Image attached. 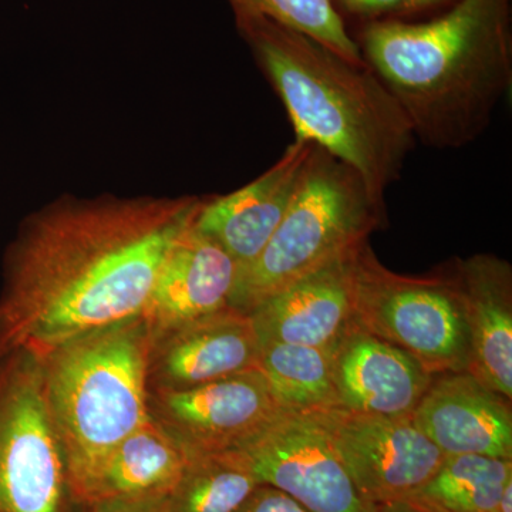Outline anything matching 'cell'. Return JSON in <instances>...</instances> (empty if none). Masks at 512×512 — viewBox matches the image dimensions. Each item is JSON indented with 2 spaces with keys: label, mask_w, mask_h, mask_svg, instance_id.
Returning <instances> with one entry per match:
<instances>
[{
  "label": "cell",
  "mask_w": 512,
  "mask_h": 512,
  "mask_svg": "<svg viewBox=\"0 0 512 512\" xmlns=\"http://www.w3.org/2000/svg\"><path fill=\"white\" fill-rule=\"evenodd\" d=\"M202 201L69 198L29 215L3 259L0 359L141 316Z\"/></svg>",
  "instance_id": "6da1fadb"
},
{
  "label": "cell",
  "mask_w": 512,
  "mask_h": 512,
  "mask_svg": "<svg viewBox=\"0 0 512 512\" xmlns=\"http://www.w3.org/2000/svg\"><path fill=\"white\" fill-rule=\"evenodd\" d=\"M359 47L416 140L458 150L481 137L511 92V0H457L427 22H370Z\"/></svg>",
  "instance_id": "7a4b0ae2"
},
{
  "label": "cell",
  "mask_w": 512,
  "mask_h": 512,
  "mask_svg": "<svg viewBox=\"0 0 512 512\" xmlns=\"http://www.w3.org/2000/svg\"><path fill=\"white\" fill-rule=\"evenodd\" d=\"M239 33L284 103L296 138L348 164L384 204L416 146L402 107L366 63L272 20L235 15Z\"/></svg>",
  "instance_id": "3957f363"
},
{
  "label": "cell",
  "mask_w": 512,
  "mask_h": 512,
  "mask_svg": "<svg viewBox=\"0 0 512 512\" xmlns=\"http://www.w3.org/2000/svg\"><path fill=\"white\" fill-rule=\"evenodd\" d=\"M150 333L141 316L35 353L43 396L80 500L92 504L114 448L148 420Z\"/></svg>",
  "instance_id": "277c9868"
},
{
  "label": "cell",
  "mask_w": 512,
  "mask_h": 512,
  "mask_svg": "<svg viewBox=\"0 0 512 512\" xmlns=\"http://www.w3.org/2000/svg\"><path fill=\"white\" fill-rule=\"evenodd\" d=\"M384 204L359 174L313 144L284 220L262 254L239 272L232 308L249 313L269 295L369 242Z\"/></svg>",
  "instance_id": "5b68a950"
},
{
  "label": "cell",
  "mask_w": 512,
  "mask_h": 512,
  "mask_svg": "<svg viewBox=\"0 0 512 512\" xmlns=\"http://www.w3.org/2000/svg\"><path fill=\"white\" fill-rule=\"evenodd\" d=\"M355 323L404 350L430 375L468 369L463 302L444 266L426 276L396 274L367 242L356 258Z\"/></svg>",
  "instance_id": "8992f818"
},
{
  "label": "cell",
  "mask_w": 512,
  "mask_h": 512,
  "mask_svg": "<svg viewBox=\"0 0 512 512\" xmlns=\"http://www.w3.org/2000/svg\"><path fill=\"white\" fill-rule=\"evenodd\" d=\"M40 379L39 360L20 349L0 359V512H86Z\"/></svg>",
  "instance_id": "52a82bcc"
},
{
  "label": "cell",
  "mask_w": 512,
  "mask_h": 512,
  "mask_svg": "<svg viewBox=\"0 0 512 512\" xmlns=\"http://www.w3.org/2000/svg\"><path fill=\"white\" fill-rule=\"evenodd\" d=\"M320 414L357 491L375 507L412 498L446 458L412 414L383 416L342 407Z\"/></svg>",
  "instance_id": "ba28073f"
},
{
  "label": "cell",
  "mask_w": 512,
  "mask_h": 512,
  "mask_svg": "<svg viewBox=\"0 0 512 512\" xmlns=\"http://www.w3.org/2000/svg\"><path fill=\"white\" fill-rule=\"evenodd\" d=\"M259 483L311 512H376L357 491L320 412L285 413L242 447Z\"/></svg>",
  "instance_id": "9c48e42d"
},
{
  "label": "cell",
  "mask_w": 512,
  "mask_h": 512,
  "mask_svg": "<svg viewBox=\"0 0 512 512\" xmlns=\"http://www.w3.org/2000/svg\"><path fill=\"white\" fill-rule=\"evenodd\" d=\"M147 404L150 419L188 457L241 450L286 413L259 369L180 392H148Z\"/></svg>",
  "instance_id": "30bf717a"
},
{
  "label": "cell",
  "mask_w": 512,
  "mask_h": 512,
  "mask_svg": "<svg viewBox=\"0 0 512 512\" xmlns=\"http://www.w3.org/2000/svg\"><path fill=\"white\" fill-rule=\"evenodd\" d=\"M259 353L251 316L228 306L151 336L148 392H180L258 369Z\"/></svg>",
  "instance_id": "8fae6325"
},
{
  "label": "cell",
  "mask_w": 512,
  "mask_h": 512,
  "mask_svg": "<svg viewBox=\"0 0 512 512\" xmlns=\"http://www.w3.org/2000/svg\"><path fill=\"white\" fill-rule=\"evenodd\" d=\"M312 148L311 141L295 137L261 177L231 194L202 201L195 228L234 259L238 274L262 254L284 220Z\"/></svg>",
  "instance_id": "7c38bea8"
},
{
  "label": "cell",
  "mask_w": 512,
  "mask_h": 512,
  "mask_svg": "<svg viewBox=\"0 0 512 512\" xmlns=\"http://www.w3.org/2000/svg\"><path fill=\"white\" fill-rule=\"evenodd\" d=\"M359 249L302 276L258 303L248 315L261 345L278 342L332 349L355 325Z\"/></svg>",
  "instance_id": "4fadbf2b"
},
{
  "label": "cell",
  "mask_w": 512,
  "mask_h": 512,
  "mask_svg": "<svg viewBox=\"0 0 512 512\" xmlns=\"http://www.w3.org/2000/svg\"><path fill=\"white\" fill-rule=\"evenodd\" d=\"M412 417L446 457L512 460L511 399L467 370L434 376Z\"/></svg>",
  "instance_id": "5bb4252c"
},
{
  "label": "cell",
  "mask_w": 512,
  "mask_h": 512,
  "mask_svg": "<svg viewBox=\"0 0 512 512\" xmlns=\"http://www.w3.org/2000/svg\"><path fill=\"white\" fill-rule=\"evenodd\" d=\"M330 360L338 407L352 412L409 416L434 377L356 323L333 346Z\"/></svg>",
  "instance_id": "9a60e30c"
},
{
  "label": "cell",
  "mask_w": 512,
  "mask_h": 512,
  "mask_svg": "<svg viewBox=\"0 0 512 512\" xmlns=\"http://www.w3.org/2000/svg\"><path fill=\"white\" fill-rule=\"evenodd\" d=\"M237 278L234 259L192 222L168 252L141 313L150 338L231 306Z\"/></svg>",
  "instance_id": "2e32d148"
},
{
  "label": "cell",
  "mask_w": 512,
  "mask_h": 512,
  "mask_svg": "<svg viewBox=\"0 0 512 512\" xmlns=\"http://www.w3.org/2000/svg\"><path fill=\"white\" fill-rule=\"evenodd\" d=\"M453 278L470 336L467 372L512 399V266L477 254L444 265Z\"/></svg>",
  "instance_id": "e0dca14e"
},
{
  "label": "cell",
  "mask_w": 512,
  "mask_h": 512,
  "mask_svg": "<svg viewBox=\"0 0 512 512\" xmlns=\"http://www.w3.org/2000/svg\"><path fill=\"white\" fill-rule=\"evenodd\" d=\"M187 461L183 448L148 416L146 423L114 448L101 473L94 501L168 495L183 476Z\"/></svg>",
  "instance_id": "ac0fdd59"
},
{
  "label": "cell",
  "mask_w": 512,
  "mask_h": 512,
  "mask_svg": "<svg viewBox=\"0 0 512 512\" xmlns=\"http://www.w3.org/2000/svg\"><path fill=\"white\" fill-rule=\"evenodd\" d=\"M332 349L292 343H262L258 369L286 413L338 407L332 379Z\"/></svg>",
  "instance_id": "d6986e66"
},
{
  "label": "cell",
  "mask_w": 512,
  "mask_h": 512,
  "mask_svg": "<svg viewBox=\"0 0 512 512\" xmlns=\"http://www.w3.org/2000/svg\"><path fill=\"white\" fill-rule=\"evenodd\" d=\"M512 460L463 454L447 456L429 483L412 498L440 512H498Z\"/></svg>",
  "instance_id": "ffe728a7"
},
{
  "label": "cell",
  "mask_w": 512,
  "mask_h": 512,
  "mask_svg": "<svg viewBox=\"0 0 512 512\" xmlns=\"http://www.w3.org/2000/svg\"><path fill=\"white\" fill-rule=\"evenodd\" d=\"M259 483L241 451L188 457L167 512H235Z\"/></svg>",
  "instance_id": "44dd1931"
},
{
  "label": "cell",
  "mask_w": 512,
  "mask_h": 512,
  "mask_svg": "<svg viewBox=\"0 0 512 512\" xmlns=\"http://www.w3.org/2000/svg\"><path fill=\"white\" fill-rule=\"evenodd\" d=\"M234 15L261 16L303 35L356 63L363 62L359 43L349 35L332 0H228Z\"/></svg>",
  "instance_id": "7402d4cb"
},
{
  "label": "cell",
  "mask_w": 512,
  "mask_h": 512,
  "mask_svg": "<svg viewBox=\"0 0 512 512\" xmlns=\"http://www.w3.org/2000/svg\"><path fill=\"white\" fill-rule=\"evenodd\" d=\"M235 512H311L303 507L301 503L292 498L291 495L261 484L252 491L244 504Z\"/></svg>",
  "instance_id": "603a6c76"
},
{
  "label": "cell",
  "mask_w": 512,
  "mask_h": 512,
  "mask_svg": "<svg viewBox=\"0 0 512 512\" xmlns=\"http://www.w3.org/2000/svg\"><path fill=\"white\" fill-rule=\"evenodd\" d=\"M168 495L154 497L101 498L89 504L86 512H167Z\"/></svg>",
  "instance_id": "cb8c5ba5"
},
{
  "label": "cell",
  "mask_w": 512,
  "mask_h": 512,
  "mask_svg": "<svg viewBox=\"0 0 512 512\" xmlns=\"http://www.w3.org/2000/svg\"><path fill=\"white\" fill-rule=\"evenodd\" d=\"M346 12L365 18H377L394 12H410L412 0H332Z\"/></svg>",
  "instance_id": "d4e9b609"
},
{
  "label": "cell",
  "mask_w": 512,
  "mask_h": 512,
  "mask_svg": "<svg viewBox=\"0 0 512 512\" xmlns=\"http://www.w3.org/2000/svg\"><path fill=\"white\" fill-rule=\"evenodd\" d=\"M376 512H434L429 505L421 503L416 498L393 501V503L379 505Z\"/></svg>",
  "instance_id": "484cf974"
},
{
  "label": "cell",
  "mask_w": 512,
  "mask_h": 512,
  "mask_svg": "<svg viewBox=\"0 0 512 512\" xmlns=\"http://www.w3.org/2000/svg\"><path fill=\"white\" fill-rule=\"evenodd\" d=\"M511 495H512V481L505 485L503 495H501L500 505H498V512H512L511 511Z\"/></svg>",
  "instance_id": "4316f807"
},
{
  "label": "cell",
  "mask_w": 512,
  "mask_h": 512,
  "mask_svg": "<svg viewBox=\"0 0 512 512\" xmlns=\"http://www.w3.org/2000/svg\"><path fill=\"white\" fill-rule=\"evenodd\" d=\"M443 2H446V0H412L410 12H416V10L431 8V6L440 5V3Z\"/></svg>",
  "instance_id": "83f0119b"
},
{
  "label": "cell",
  "mask_w": 512,
  "mask_h": 512,
  "mask_svg": "<svg viewBox=\"0 0 512 512\" xmlns=\"http://www.w3.org/2000/svg\"><path fill=\"white\" fill-rule=\"evenodd\" d=\"M434 512H440V511H436V510H433Z\"/></svg>",
  "instance_id": "f1b7e54d"
}]
</instances>
